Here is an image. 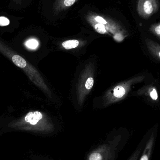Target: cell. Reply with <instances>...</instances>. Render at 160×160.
<instances>
[{"mask_svg":"<svg viewBox=\"0 0 160 160\" xmlns=\"http://www.w3.org/2000/svg\"><path fill=\"white\" fill-rule=\"evenodd\" d=\"M116 141V140H115ZM105 143L92 151L88 160H113L115 156L116 142L118 140Z\"/></svg>","mask_w":160,"mask_h":160,"instance_id":"cell-1","label":"cell"},{"mask_svg":"<svg viewBox=\"0 0 160 160\" xmlns=\"http://www.w3.org/2000/svg\"><path fill=\"white\" fill-rule=\"evenodd\" d=\"M158 0H138L137 12L143 19H148L158 12Z\"/></svg>","mask_w":160,"mask_h":160,"instance_id":"cell-2","label":"cell"},{"mask_svg":"<svg viewBox=\"0 0 160 160\" xmlns=\"http://www.w3.org/2000/svg\"><path fill=\"white\" fill-rule=\"evenodd\" d=\"M148 49L151 54L160 61V45L150 39L145 40Z\"/></svg>","mask_w":160,"mask_h":160,"instance_id":"cell-3","label":"cell"},{"mask_svg":"<svg viewBox=\"0 0 160 160\" xmlns=\"http://www.w3.org/2000/svg\"><path fill=\"white\" fill-rule=\"evenodd\" d=\"M43 118L42 113L39 112H30L25 116V121L31 125H37L39 121Z\"/></svg>","mask_w":160,"mask_h":160,"instance_id":"cell-4","label":"cell"},{"mask_svg":"<svg viewBox=\"0 0 160 160\" xmlns=\"http://www.w3.org/2000/svg\"><path fill=\"white\" fill-rule=\"evenodd\" d=\"M154 142V133H153L148 142L143 152L142 155L139 160H149L152 153Z\"/></svg>","mask_w":160,"mask_h":160,"instance_id":"cell-5","label":"cell"},{"mask_svg":"<svg viewBox=\"0 0 160 160\" xmlns=\"http://www.w3.org/2000/svg\"><path fill=\"white\" fill-rule=\"evenodd\" d=\"M126 87L118 85L113 90V95L114 97L118 98H121L124 97L127 93Z\"/></svg>","mask_w":160,"mask_h":160,"instance_id":"cell-6","label":"cell"},{"mask_svg":"<svg viewBox=\"0 0 160 160\" xmlns=\"http://www.w3.org/2000/svg\"><path fill=\"white\" fill-rule=\"evenodd\" d=\"M79 42L76 39L67 40L63 42L62 45L64 48L67 50H70L71 49L77 48L78 46Z\"/></svg>","mask_w":160,"mask_h":160,"instance_id":"cell-7","label":"cell"},{"mask_svg":"<svg viewBox=\"0 0 160 160\" xmlns=\"http://www.w3.org/2000/svg\"><path fill=\"white\" fill-rule=\"evenodd\" d=\"M147 88V91L148 94L151 98V99L155 101L158 100V95L156 88L154 87L148 86Z\"/></svg>","mask_w":160,"mask_h":160,"instance_id":"cell-8","label":"cell"},{"mask_svg":"<svg viewBox=\"0 0 160 160\" xmlns=\"http://www.w3.org/2000/svg\"><path fill=\"white\" fill-rule=\"evenodd\" d=\"M149 31L160 39V22L152 24L149 27Z\"/></svg>","mask_w":160,"mask_h":160,"instance_id":"cell-9","label":"cell"},{"mask_svg":"<svg viewBox=\"0 0 160 160\" xmlns=\"http://www.w3.org/2000/svg\"><path fill=\"white\" fill-rule=\"evenodd\" d=\"M26 45L28 48L31 49H35L38 45V42L35 39H32L26 42Z\"/></svg>","mask_w":160,"mask_h":160,"instance_id":"cell-10","label":"cell"},{"mask_svg":"<svg viewBox=\"0 0 160 160\" xmlns=\"http://www.w3.org/2000/svg\"><path fill=\"white\" fill-rule=\"evenodd\" d=\"M95 30L97 32L100 34H104L106 32V29L105 26L103 24L101 23H98L96 24L95 26Z\"/></svg>","mask_w":160,"mask_h":160,"instance_id":"cell-11","label":"cell"},{"mask_svg":"<svg viewBox=\"0 0 160 160\" xmlns=\"http://www.w3.org/2000/svg\"><path fill=\"white\" fill-rule=\"evenodd\" d=\"M94 84V79L93 78H89L85 83V87L87 89H90L93 87Z\"/></svg>","mask_w":160,"mask_h":160,"instance_id":"cell-12","label":"cell"},{"mask_svg":"<svg viewBox=\"0 0 160 160\" xmlns=\"http://www.w3.org/2000/svg\"><path fill=\"white\" fill-rule=\"evenodd\" d=\"M9 20L4 17H0V26H4L9 24Z\"/></svg>","mask_w":160,"mask_h":160,"instance_id":"cell-13","label":"cell"},{"mask_svg":"<svg viewBox=\"0 0 160 160\" xmlns=\"http://www.w3.org/2000/svg\"><path fill=\"white\" fill-rule=\"evenodd\" d=\"M140 153H141L140 149L136 150L128 160H138V158H139V156H140Z\"/></svg>","mask_w":160,"mask_h":160,"instance_id":"cell-14","label":"cell"},{"mask_svg":"<svg viewBox=\"0 0 160 160\" xmlns=\"http://www.w3.org/2000/svg\"><path fill=\"white\" fill-rule=\"evenodd\" d=\"M95 19L99 23H101V24H104L107 23V22L103 18L99 17V16H98V17H96Z\"/></svg>","mask_w":160,"mask_h":160,"instance_id":"cell-15","label":"cell"},{"mask_svg":"<svg viewBox=\"0 0 160 160\" xmlns=\"http://www.w3.org/2000/svg\"><path fill=\"white\" fill-rule=\"evenodd\" d=\"M76 0H65L64 4L66 6L70 7L74 4Z\"/></svg>","mask_w":160,"mask_h":160,"instance_id":"cell-16","label":"cell"},{"mask_svg":"<svg viewBox=\"0 0 160 160\" xmlns=\"http://www.w3.org/2000/svg\"><path fill=\"white\" fill-rule=\"evenodd\" d=\"M115 38L118 41H121L124 39V37L121 34H117L115 36Z\"/></svg>","mask_w":160,"mask_h":160,"instance_id":"cell-17","label":"cell"}]
</instances>
